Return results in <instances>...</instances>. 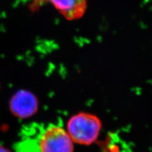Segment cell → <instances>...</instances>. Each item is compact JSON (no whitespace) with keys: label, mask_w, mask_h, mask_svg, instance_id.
Instances as JSON below:
<instances>
[{"label":"cell","mask_w":152,"mask_h":152,"mask_svg":"<svg viewBox=\"0 0 152 152\" xmlns=\"http://www.w3.org/2000/svg\"><path fill=\"white\" fill-rule=\"evenodd\" d=\"M102 124L96 115L88 112H79L71 117L66 124V131L75 143L90 145L96 141Z\"/></svg>","instance_id":"1"},{"label":"cell","mask_w":152,"mask_h":152,"mask_svg":"<svg viewBox=\"0 0 152 152\" xmlns=\"http://www.w3.org/2000/svg\"><path fill=\"white\" fill-rule=\"evenodd\" d=\"M74 143L63 127L51 124L41 132L36 145L39 152H73Z\"/></svg>","instance_id":"2"},{"label":"cell","mask_w":152,"mask_h":152,"mask_svg":"<svg viewBox=\"0 0 152 152\" xmlns=\"http://www.w3.org/2000/svg\"><path fill=\"white\" fill-rule=\"evenodd\" d=\"M87 1L88 0H32L31 9L34 10L42 4L49 3L66 20H74L84 15Z\"/></svg>","instance_id":"3"},{"label":"cell","mask_w":152,"mask_h":152,"mask_svg":"<svg viewBox=\"0 0 152 152\" xmlns=\"http://www.w3.org/2000/svg\"><path fill=\"white\" fill-rule=\"evenodd\" d=\"M10 108L14 116L20 118H27L35 115L37 112L39 102L32 92L20 90L12 97Z\"/></svg>","instance_id":"4"},{"label":"cell","mask_w":152,"mask_h":152,"mask_svg":"<svg viewBox=\"0 0 152 152\" xmlns=\"http://www.w3.org/2000/svg\"><path fill=\"white\" fill-rule=\"evenodd\" d=\"M0 152H12L10 150H9L7 147L3 145H0Z\"/></svg>","instance_id":"5"}]
</instances>
